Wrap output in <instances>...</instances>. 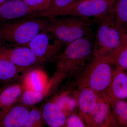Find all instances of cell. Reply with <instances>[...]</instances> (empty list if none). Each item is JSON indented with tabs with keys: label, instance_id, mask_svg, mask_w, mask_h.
<instances>
[{
	"label": "cell",
	"instance_id": "8992f818",
	"mask_svg": "<svg viewBox=\"0 0 127 127\" xmlns=\"http://www.w3.org/2000/svg\"><path fill=\"white\" fill-rule=\"evenodd\" d=\"M65 44L47 31L39 33L28 43L38 61H56L62 52Z\"/></svg>",
	"mask_w": 127,
	"mask_h": 127
},
{
	"label": "cell",
	"instance_id": "4316f807",
	"mask_svg": "<svg viewBox=\"0 0 127 127\" xmlns=\"http://www.w3.org/2000/svg\"><path fill=\"white\" fill-rule=\"evenodd\" d=\"M7 0H0V5Z\"/></svg>",
	"mask_w": 127,
	"mask_h": 127
},
{
	"label": "cell",
	"instance_id": "4dcf8cb0",
	"mask_svg": "<svg viewBox=\"0 0 127 127\" xmlns=\"http://www.w3.org/2000/svg\"></svg>",
	"mask_w": 127,
	"mask_h": 127
},
{
	"label": "cell",
	"instance_id": "ac0fdd59",
	"mask_svg": "<svg viewBox=\"0 0 127 127\" xmlns=\"http://www.w3.org/2000/svg\"><path fill=\"white\" fill-rule=\"evenodd\" d=\"M106 60L116 68L127 70V35L123 37L120 45Z\"/></svg>",
	"mask_w": 127,
	"mask_h": 127
},
{
	"label": "cell",
	"instance_id": "d4e9b609",
	"mask_svg": "<svg viewBox=\"0 0 127 127\" xmlns=\"http://www.w3.org/2000/svg\"><path fill=\"white\" fill-rule=\"evenodd\" d=\"M35 10L36 12L43 11L47 9L53 0H21Z\"/></svg>",
	"mask_w": 127,
	"mask_h": 127
},
{
	"label": "cell",
	"instance_id": "7c38bea8",
	"mask_svg": "<svg viewBox=\"0 0 127 127\" xmlns=\"http://www.w3.org/2000/svg\"><path fill=\"white\" fill-rule=\"evenodd\" d=\"M29 112L25 107L13 105L0 114V127H24Z\"/></svg>",
	"mask_w": 127,
	"mask_h": 127
},
{
	"label": "cell",
	"instance_id": "603a6c76",
	"mask_svg": "<svg viewBox=\"0 0 127 127\" xmlns=\"http://www.w3.org/2000/svg\"><path fill=\"white\" fill-rule=\"evenodd\" d=\"M43 97L41 92L27 90L22 94L21 101L25 106H32L41 101Z\"/></svg>",
	"mask_w": 127,
	"mask_h": 127
},
{
	"label": "cell",
	"instance_id": "d6986e66",
	"mask_svg": "<svg viewBox=\"0 0 127 127\" xmlns=\"http://www.w3.org/2000/svg\"><path fill=\"white\" fill-rule=\"evenodd\" d=\"M20 67L9 60L0 58V82H11L16 77Z\"/></svg>",
	"mask_w": 127,
	"mask_h": 127
},
{
	"label": "cell",
	"instance_id": "9c48e42d",
	"mask_svg": "<svg viewBox=\"0 0 127 127\" xmlns=\"http://www.w3.org/2000/svg\"><path fill=\"white\" fill-rule=\"evenodd\" d=\"M111 107L118 100L127 98V76L120 68L114 69L112 78L105 94Z\"/></svg>",
	"mask_w": 127,
	"mask_h": 127
},
{
	"label": "cell",
	"instance_id": "4fadbf2b",
	"mask_svg": "<svg viewBox=\"0 0 127 127\" xmlns=\"http://www.w3.org/2000/svg\"><path fill=\"white\" fill-rule=\"evenodd\" d=\"M78 91L77 104L80 110L81 118L84 120L93 111L96 104L98 95L90 88H83Z\"/></svg>",
	"mask_w": 127,
	"mask_h": 127
},
{
	"label": "cell",
	"instance_id": "ba28073f",
	"mask_svg": "<svg viewBox=\"0 0 127 127\" xmlns=\"http://www.w3.org/2000/svg\"><path fill=\"white\" fill-rule=\"evenodd\" d=\"M111 107L104 95H98L97 102L93 111L84 120L88 127H115Z\"/></svg>",
	"mask_w": 127,
	"mask_h": 127
},
{
	"label": "cell",
	"instance_id": "9a60e30c",
	"mask_svg": "<svg viewBox=\"0 0 127 127\" xmlns=\"http://www.w3.org/2000/svg\"><path fill=\"white\" fill-rule=\"evenodd\" d=\"M42 116L49 127H60L65 124L66 116L55 103L48 102L43 107Z\"/></svg>",
	"mask_w": 127,
	"mask_h": 127
},
{
	"label": "cell",
	"instance_id": "6da1fadb",
	"mask_svg": "<svg viewBox=\"0 0 127 127\" xmlns=\"http://www.w3.org/2000/svg\"><path fill=\"white\" fill-rule=\"evenodd\" d=\"M92 35L68 43L58 57L57 71L73 82L91 62L94 54Z\"/></svg>",
	"mask_w": 127,
	"mask_h": 127
},
{
	"label": "cell",
	"instance_id": "7a4b0ae2",
	"mask_svg": "<svg viewBox=\"0 0 127 127\" xmlns=\"http://www.w3.org/2000/svg\"><path fill=\"white\" fill-rule=\"evenodd\" d=\"M113 66L108 61L94 54L91 62L73 82L72 87L78 91L90 88L98 95H105L112 78Z\"/></svg>",
	"mask_w": 127,
	"mask_h": 127
},
{
	"label": "cell",
	"instance_id": "cb8c5ba5",
	"mask_svg": "<svg viewBox=\"0 0 127 127\" xmlns=\"http://www.w3.org/2000/svg\"><path fill=\"white\" fill-rule=\"evenodd\" d=\"M42 115L36 109H33L29 112L26 122L24 127H40L41 124Z\"/></svg>",
	"mask_w": 127,
	"mask_h": 127
},
{
	"label": "cell",
	"instance_id": "8fae6325",
	"mask_svg": "<svg viewBox=\"0 0 127 127\" xmlns=\"http://www.w3.org/2000/svg\"><path fill=\"white\" fill-rule=\"evenodd\" d=\"M0 58L9 60L20 67L30 66L38 62L34 53L27 46L1 49Z\"/></svg>",
	"mask_w": 127,
	"mask_h": 127
},
{
	"label": "cell",
	"instance_id": "ffe728a7",
	"mask_svg": "<svg viewBox=\"0 0 127 127\" xmlns=\"http://www.w3.org/2000/svg\"><path fill=\"white\" fill-rule=\"evenodd\" d=\"M112 108L115 126L127 127V103L118 100Z\"/></svg>",
	"mask_w": 127,
	"mask_h": 127
},
{
	"label": "cell",
	"instance_id": "f1b7e54d",
	"mask_svg": "<svg viewBox=\"0 0 127 127\" xmlns=\"http://www.w3.org/2000/svg\"><path fill=\"white\" fill-rule=\"evenodd\" d=\"M1 48H0V52Z\"/></svg>",
	"mask_w": 127,
	"mask_h": 127
},
{
	"label": "cell",
	"instance_id": "52a82bcc",
	"mask_svg": "<svg viewBox=\"0 0 127 127\" xmlns=\"http://www.w3.org/2000/svg\"><path fill=\"white\" fill-rule=\"evenodd\" d=\"M115 0H78L62 13L70 16L100 19L110 10Z\"/></svg>",
	"mask_w": 127,
	"mask_h": 127
},
{
	"label": "cell",
	"instance_id": "2e32d148",
	"mask_svg": "<svg viewBox=\"0 0 127 127\" xmlns=\"http://www.w3.org/2000/svg\"><path fill=\"white\" fill-rule=\"evenodd\" d=\"M22 90L18 84L10 85L0 92V114L14 105L21 96Z\"/></svg>",
	"mask_w": 127,
	"mask_h": 127
},
{
	"label": "cell",
	"instance_id": "f546056e",
	"mask_svg": "<svg viewBox=\"0 0 127 127\" xmlns=\"http://www.w3.org/2000/svg\"><path fill=\"white\" fill-rule=\"evenodd\" d=\"M126 74H127V73H126Z\"/></svg>",
	"mask_w": 127,
	"mask_h": 127
},
{
	"label": "cell",
	"instance_id": "44dd1931",
	"mask_svg": "<svg viewBox=\"0 0 127 127\" xmlns=\"http://www.w3.org/2000/svg\"><path fill=\"white\" fill-rule=\"evenodd\" d=\"M39 71H32L28 74L26 79V84L27 86L28 90L41 92L44 87V83Z\"/></svg>",
	"mask_w": 127,
	"mask_h": 127
},
{
	"label": "cell",
	"instance_id": "83f0119b",
	"mask_svg": "<svg viewBox=\"0 0 127 127\" xmlns=\"http://www.w3.org/2000/svg\"><path fill=\"white\" fill-rule=\"evenodd\" d=\"M1 43H2V42H1V41H0V45H1Z\"/></svg>",
	"mask_w": 127,
	"mask_h": 127
},
{
	"label": "cell",
	"instance_id": "5bb4252c",
	"mask_svg": "<svg viewBox=\"0 0 127 127\" xmlns=\"http://www.w3.org/2000/svg\"><path fill=\"white\" fill-rule=\"evenodd\" d=\"M78 0H53L47 9L43 11L33 13L25 17V18H52L61 15Z\"/></svg>",
	"mask_w": 127,
	"mask_h": 127
},
{
	"label": "cell",
	"instance_id": "7402d4cb",
	"mask_svg": "<svg viewBox=\"0 0 127 127\" xmlns=\"http://www.w3.org/2000/svg\"><path fill=\"white\" fill-rule=\"evenodd\" d=\"M55 103L67 116L75 109L77 105V102L74 98L65 94L58 98Z\"/></svg>",
	"mask_w": 127,
	"mask_h": 127
},
{
	"label": "cell",
	"instance_id": "277c9868",
	"mask_svg": "<svg viewBox=\"0 0 127 127\" xmlns=\"http://www.w3.org/2000/svg\"><path fill=\"white\" fill-rule=\"evenodd\" d=\"M71 16L61 19L49 18L47 29L66 45L77 39L92 35V22L89 18Z\"/></svg>",
	"mask_w": 127,
	"mask_h": 127
},
{
	"label": "cell",
	"instance_id": "484cf974",
	"mask_svg": "<svg viewBox=\"0 0 127 127\" xmlns=\"http://www.w3.org/2000/svg\"><path fill=\"white\" fill-rule=\"evenodd\" d=\"M66 126L68 127H84L86 125L84 124L83 120L81 117L75 114H72L66 119Z\"/></svg>",
	"mask_w": 127,
	"mask_h": 127
},
{
	"label": "cell",
	"instance_id": "30bf717a",
	"mask_svg": "<svg viewBox=\"0 0 127 127\" xmlns=\"http://www.w3.org/2000/svg\"><path fill=\"white\" fill-rule=\"evenodd\" d=\"M36 12L21 0H7L0 5V25Z\"/></svg>",
	"mask_w": 127,
	"mask_h": 127
},
{
	"label": "cell",
	"instance_id": "5b68a950",
	"mask_svg": "<svg viewBox=\"0 0 127 127\" xmlns=\"http://www.w3.org/2000/svg\"><path fill=\"white\" fill-rule=\"evenodd\" d=\"M98 20L94 40V54L106 60L120 45L123 36L115 26L112 7Z\"/></svg>",
	"mask_w": 127,
	"mask_h": 127
},
{
	"label": "cell",
	"instance_id": "3957f363",
	"mask_svg": "<svg viewBox=\"0 0 127 127\" xmlns=\"http://www.w3.org/2000/svg\"><path fill=\"white\" fill-rule=\"evenodd\" d=\"M47 18H25L0 25V40L16 45H26L35 36L47 31Z\"/></svg>",
	"mask_w": 127,
	"mask_h": 127
},
{
	"label": "cell",
	"instance_id": "e0dca14e",
	"mask_svg": "<svg viewBox=\"0 0 127 127\" xmlns=\"http://www.w3.org/2000/svg\"><path fill=\"white\" fill-rule=\"evenodd\" d=\"M117 30L123 36L127 35V0H115L112 6Z\"/></svg>",
	"mask_w": 127,
	"mask_h": 127
}]
</instances>
